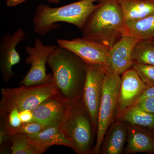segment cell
<instances>
[{
	"instance_id": "ac0fdd59",
	"label": "cell",
	"mask_w": 154,
	"mask_h": 154,
	"mask_svg": "<svg viewBox=\"0 0 154 154\" xmlns=\"http://www.w3.org/2000/svg\"><path fill=\"white\" fill-rule=\"evenodd\" d=\"M124 36H133L140 41L154 39V14L138 21L125 22Z\"/></svg>"
},
{
	"instance_id": "6da1fadb",
	"label": "cell",
	"mask_w": 154,
	"mask_h": 154,
	"mask_svg": "<svg viewBox=\"0 0 154 154\" xmlns=\"http://www.w3.org/2000/svg\"><path fill=\"white\" fill-rule=\"evenodd\" d=\"M48 64L57 94L69 102L81 98L86 76V63L71 51L58 45Z\"/></svg>"
},
{
	"instance_id": "7c38bea8",
	"label": "cell",
	"mask_w": 154,
	"mask_h": 154,
	"mask_svg": "<svg viewBox=\"0 0 154 154\" xmlns=\"http://www.w3.org/2000/svg\"><path fill=\"white\" fill-rule=\"evenodd\" d=\"M69 102L57 94L52 95L32 110L34 122L40 123L46 128L60 127Z\"/></svg>"
},
{
	"instance_id": "5bb4252c",
	"label": "cell",
	"mask_w": 154,
	"mask_h": 154,
	"mask_svg": "<svg viewBox=\"0 0 154 154\" xmlns=\"http://www.w3.org/2000/svg\"><path fill=\"white\" fill-rule=\"evenodd\" d=\"M28 136L30 142L41 154L53 146L71 147L70 143L59 127H49L38 133Z\"/></svg>"
},
{
	"instance_id": "ba28073f",
	"label": "cell",
	"mask_w": 154,
	"mask_h": 154,
	"mask_svg": "<svg viewBox=\"0 0 154 154\" xmlns=\"http://www.w3.org/2000/svg\"><path fill=\"white\" fill-rule=\"evenodd\" d=\"M86 79L82 98L90 115L95 135L97 133L103 83L107 72L103 65L86 63Z\"/></svg>"
},
{
	"instance_id": "30bf717a",
	"label": "cell",
	"mask_w": 154,
	"mask_h": 154,
	"mask_svg": "<svg viewBox=\"0 0 154 154\" xmlns=\"http://www.w3.org/2000/svg\"><path fill=\"white\" fill-rule=\"evenodd\" d=\"M59 46L71 51L86 64L105 65L109 48L99 42L82 37L71 40L58 39Z\"/></svg>"
},
{
	"instance_id": "8992f818",
	"label": "cell",
	"mask_w": 154,
	"mask_h": 154,
	"mask_svg": "<svg viewBox=\"0 0 154 154\" xmlns=\"http://www.w3.org/2000/svg\"><path fill=\"white\" fill-rule=\"evenodd\" d=\"M120 84V75L107 72L102 88L94 154L100 153L105 135L115 117Z\"/></svg>"
},
{
	"instance_id": "8fae6325",
	"label": "cell",
	"mask_w": 154,
	"mask_h": 154,
	"mask_svg": "<svg viewBox=\"0 0 154 154\" xmlns=\"http://www.w3.org/2000/svg\"><path fill=\"white\" fill-rule=\"evenodd\" d=\"M26 38L22 28L17 29L13 34L7 32L2 36L0 42V69L3 82L8 83L14 76L12 70L14 66L20 61V57L17 46Z\"/></svg>"
},
{
	"instance_id": "9a60e30c",
	"label": "cell",
	"mask_w": 154,
	"mask_h": 154,
	"mask_svg": "<svg viewBox=\"0 0 154 154\" xmlns=\"http://www.w3.org/2000/svg\"><path fill=\"white\" fill-rule=\"evenodd\" d=\"M109 128L100 152L103 154H122L127 137V128L122 121L118 120L111 125Z\"/></svg>"
},
{
	"instance_id": "ffe728a7",
	"label": "cell",
	"mask_w": 154,
	"mask_h": 154,
	"mask_svg": "<svg viewBox=\"0 0 154 154\" xmlns=\"http://www.w3.org/2000/svg\"><path fill=\"white\" fill-rule=\"evenodd\" d=\"M132 61L154 66V45L149 41L139 42L132 54Z\"/></svg>"
},
{
	"instance_id": "5b68a950",
	"label": "cell",
	"mask_w": 154,
	"mask_h": 154,
	"mask_svg": "<svg viewBox=\"0 0 154 154\" xmlns=\"http://www.w3.org/2000/svg\"><path fill=\"white\" fill-rule=\"evenodd\" d=\"M57 94L52 82L42 85L25 86L16 88H2L0 101V116L7 114L12 109L19 112L33 110L42 102Z\"/></svg>"
},
{
	"instance_id": "cb8c5ba5",
	"label": "cell",
	"mask_w": 154,
	"mask_h": 154,
	"mask_svg": "<svg viewBox=\"0 0 154 154\" xmlns=\"http://www.w3.org/2000/svg\"><path fill=\"white\" fill-rule=\"evenodd\" d=\"M0 123V153L3 154L11 143V134L4 122L1 121Z\"/></svg>"
},
{
	"instance_id": "277c9868",
	"label": "cell",
	"mask_w": 154,
	"mask_h": 154,
	"mask_svg": "<svg viewBox=\"0 0 154 154\" xmlns=\"http://www.w3.org/2000/svg\"><path fill=\"white\" fill-rule=\"evenodd\" d=\"M60 128L70 143L71 149L76 153L93 152V137L95 135L82 97L69 102Z\"/></svg>"
},
{
	"instance_id": "9c48e42d",
	"label": "cell",
	"mask_w": 154,
	"mask_h": 154,
	"mask_svg": "<svg viewBox=\"0 0 154 154\" xmlns=\"http://www.w3.org/2000/svg\"><path fill=\"white\" fill-rule=\"evenodd\" d=\"M140 41L133 36H123L109 48L105 66L107 72L122 75L131 68L135 46Z\"/></svg>"
},
{
	"instance_id": "83f0119b",
	"label": "cell",
	"mask_w": 154,
	"mask_h": 154,
	"mask_svg": "<svg viewBox=\"0 0 154 154\" xmlns=\"http://www.w3.org/2000/svg\"><path fill=\"white\" fill-rule=\"evenodd\" d=\"M27 0H6V5L9 7H14L24 2Z\"/></svg>"
},
{
	"instance_id": "484cf974",
	"label": "cell",
	"mask_w": 154,
	"mask_h": 154,
	"mask_svg": "<svg viewBox=\"0 0 154 154\" xmlns=\"http://www.w3.org/2000/svg\"><path fill=\"white\" fill-rule=\"evenodd\" d=\"M19 115L22 123H29L34 122L32 110H25L20 111Z\"/></svg>"
},
{
	"instance_id": "d6986e66",
	"label": "cell",
	"mask_w": 154,
	"mask_h": 154,
	"mask_svg": "<svg viewBox=\"0 0 154 154\" xmlns=\"http://www.w3.org/2000/svg\"><path fill=\"white\" fill-rule=\"evenodd\" d=\"M118 120L126 122L131 125L154 127V113H149L136 105H132L116 116Z\"/></svg>"
},
{
	"instance_id": "7402d4cb",
	"label": "cell",
	"mask_w": 154,
	"mask_h": 154,
	"mask_svg": "<svg viewBox=\"0 0 154 154\" xmlns=\"http://www.w3.org/2000/svg\"><path fill=\"white\" fill-rule=\"evenodd\" d=\"M148 88L154 86V66L133 63L131 66Z\"/></svg>"
},
{
	"instance_id": "52a82bcc",
	"label": "cell",
	"mask_w": 154,
	"mask_h": 154,
	"mask_svg": "<svg viewBox=\"0 0 154 154\" xmlns=\"http://www.w3.org/2000/svg\"><path fill=\"white\" fill-rule=\"evenodd\" d=\"M57 46L45 45L38 38L34 40L33 47L26 46L25 51L28 56L25 59V63L30 64V67L20 85L30 86L52 82V74L46 73V64L50 56Z\"/></svg>"
},
{
	"instance_id": "d4e9b609",
	"label": "cell",
	"mask_w": 154,
	"mask_h": 154,
	"mask_svg": "<svg viewBox=\"0 0 154 154\" xmlns=\"http://www.w3.org/2000/svg\"><path fill=\"white\" fill-rule=\"evenodd\" d=\"M134 105H137L149 113H154V98H146Z\"/></svg>"
},
{
	"instance_id": "7a4b0ae2",
	"label": "cell",
	"mask_w": 154,
	"mask_h": 154,
	"mask_svg": "<svg viewBox=\"0 0 154 154\" xmlns=\"http://www.w3.org/2000/svg\"><path fill=\"white\" fill-rule=\"evenodd\" d=\"M81 31L82 37L109 48L124 36L125 22L118 0H99Z\"/></svg>"
},
{
	"instance_id": "4fadbf2b",
	"label": "cell",
	"mask_w": 154,
	"mask_h": 154,
	"mask_svg": "<svg viewBox=\"0 0 154 154\" xmlns=\"http://www.w3.org/2000/svg\"><path fill=\"white\" fill-rule=\"evenodd\" d=\"M147 88L133 69L131 68L125 72L121 77L116 116L133 105Z\"/></svg>"
},
{
	"instance_id": "44dd1931",
	"label": "cell",
	"mask_w": 154,
	"mask_h": 154,
	"mask_svg": "<svg viewBox=\"0 0 154 154\" xmlns=\"http://www.w3.org/2000/svg\"><path fill=\"white\" fill-rule=\"evenodd\" d=\"M11 154H41L30 142L28 135L14 134L11 135Z\"/></svg>"
},
{
	"instance_id": "3957f363",
	"label": "cell",
	"mask_w": 154,
	"mask_h": 154,
	"mask_svg": "<svg viewBox=\"0 0 154 154\" xmlns=\"http://www.w3.org/2000/svg\"><path fill=\"white\" fill-rule=\"evenodd\" d=\"M99 0H80L62 7H49L41 4L36 7L32 23L36 34L45 36L50 31L60 28L58 22H66L82 29L86 20L97 6Z\"/></svg>"
},
{
	"instance_id": "4316f807",
	"label": "cell",
	"mask_w": 154,
	"mask_h": 154,
	"mask_svg": "<svg viewBox=\"0 0 154 154\" xmlns=\"http://www.w3.org/2000/svg\"><path fill=\"white\" fill-rule=\"evenodd\" d=\"M148 98H154V86L147 88L139 97L137 101L134 105L143 100V99Z\"/></svg>"
},
{
	"instance_id": "f1b7e54d",
	"label": "cell",
	"mask_w": 154,
	"mask_h": 154,
	"mask_svg": "<svg viewBox=\"0 0 154 154\" xmlns=\"http://www.w3.org/2000/svg\"><path fill=\"white\" fill-rule=\"evenodd\" d=\"M46 1L49 3L57 4L60 2L61 0H46Z\"/></svg>"
},
{
	"instance_id": "603a6c76",
	"label": "cell",
	"mask_w": 154,
	"mask_h": 154,
	"mask_svg": "<svg viewBox=\"0 0 154 154\" xmlns=\"http://www.w3.org/2000/svg\"><path fill=\"white\" fill-rule=\"evenodd\" d=\"M7 128L11 135L14 134H22L30 135L38 133L45 129L46 127L40 123L33 122L29 123H22L20 126L16 128H9L8 127Z\"/></svg>"
},
{
	"instance_id": "f546056e",
	"label": "cell",
	"mask_w": 154,
	"mask_h": 154,
	"mask_svg": "<svg viewBox=\"0 0 154 154\" xmlns=\"http://www.w3.org/2000/svg\"><path fill=\"white\" fill-rule=\"evenodd\" d=\"M151 42L154 45V39H152V40H151V41H149Z\"/></svg>"
},
{
	"instance_id": "e0dca14e",
	"label": "cell",
	"mask_w": 154,
	"mask_h": 154,
	"mask_svg": "<svg viewBox=\"0 0 154 154\" xmlns=\"http://www.w3.org/2000/svg\"><path fill=\"white\" fill-rule=\"evenodd\" d=\"M125 22L143 19L154 14V0H118Z\"/></svg>"
},
{
	"instance_id": "2e32d148",
	"label": "cell",
	"mask_w": 154,
	"mask_h": 154,
	"mask_svg": "<svg viewBox=\"0 0 154 154\" xmlns=\"http://www.w3.org/2000/svg\"><path fill=\"white\" fill-rule=\"evenodd\" d=\"M127 144L124 153L154 152V143L150 136L140 126L128 127Z\"/></svg>"
}]
</instances>
